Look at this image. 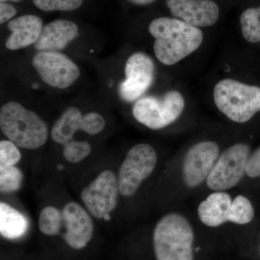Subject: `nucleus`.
<instances>
[{
	"label": "nucleus",
	"mask_w": 260,
	"mask_h": 260,
	"mask_svg": "<svg viewBox=\"0 0 260 260\" xmlns=\"http://www.w3.org/2000/svg\"><path fill=\"white\" fill-rule=\"evenodd\" d=\"M148 30L155 39V56L166 65H173L184 59L196 51L203 41V34L199 28L176 18L155 19Z\"/></svg>",
	"instance_id": "1"
},
{
	"label": "nucleus",
	"mask_w": 260,
	"mask_h": 260,
	"mask_svg": "<svg viewBox=\"0 0 260 260\" xmlns=\"http://www.w3.org/2000/svg\"><path fill=\"white\" fill-rule=\"evenodd\" d=\"M194 234L187 219L169 213L159 220L153 242L156 260H194Z\"/></svg>",
	"instance_id": "2"
},
{
	"label": "nucleus",
	"mask_w": 260,
	"mask_h": 260,
	"mask_svg": "<svg viewBox=\"0 0 260 260\" xmlns=\"http://www.w3.org/2000/svg\"><path fill=\"white\" fill-rule=\"evenodd\" d=\"M0 129L17 146L28 150L41 148L49 138L45 121L18 102H8L1 108Z\"/></svg>",
	"instance_id": "3"
},
{
	"label": "nucleus",
	"mask_w": 260,
	"mask_h": 260,
	"mask_svg": "<svg viewBox=\"0 0 260 260\" xmlns=\"http://www.w3.org/2000/svg\"><path fill=\"white\" fill-rule=\"evenodd\" d=\"M213 98L219 110L235 122H246L260 112L259 87L222 80L214 88Z\"/></svg>",
	"instance_id": "4"
},
{
	"label": "nucleus",
	"mask_w": 260,
	"mask_h": 260,
	"mask_svg": "<svg viewBox=\"0 0 260 260\" xmlns=\"http://www.w3.org/2000/svg\"><path fill=\"white\" fill-rule=\"evenodd\" d=\"M184 97L179 92L171 90L161 98H140L133 109L138 122L151 129H160L174 122L184 111Z\"/></svg>",
	"instance_id": "5"
},
{
	"label": "nucleus",
	"mask_w": 260,
	"mask_h": 260,
	"mask_svg": "<svg viewBox=\"0 0 260 260\" xmlns=\"http://www.w3.org/2000/svg\"><path fill=\"white\" fill-rule=\"evenodd\" d=\"M158 160L155 149L148 144L135 145L126 154L118 174L119 192L129 198L153 173Z\"/></svg>",
	"instance_id": "6"
},
{
	"label": "nucleus",
	"mask_w": 260,
	"mask_h": 260,
	"mask_svg": "<svg viewBox=\"0 0 260 260\" xmlns=\"http://www.w3.org/2000/svg\"><path fill=\"white\" fill-rule=\"evenodd\" d=\"M250 148L245 143H237L220 155L209 177L207 185L214 191H221L237 186L246 174Z\"/></svg>",
	"instance_id": "7"
},
{
	"label": "nucleus",
	"mask_w": 260,
	"mask_h": 260,
	"mask_svg": "<svg viewBox=\"0 0 260 260\" xmlns=\"http://www.w3.org/2000/svg\"><path fill=\"white\" fill-rule=\"evenodd\" d=\"M32 64L42 81L54 88H68L80 76L78 67L58 51H39L32 58Z\"/></svg>",
	"instance_id": "8"
},
{
	"label": "nucleus",
	"mask_w": 260,
	"mask_h": 260,
	"mask_svg": "<svg viewBox=\"0 0 260 260\" xmlns=\"http://www.w3.org/2000/svg\"><path fill=\"white\" fill-rule=\"evenodd\" d=\"M118 178L112 171L101 173L81 192V199L93 216L104 219L115 209L119 200Z\"/></svg>",
	"instance_id": "9"
},
{
	"label": "nucleus",
	"mask_w": 260,
	"mask_h": 260,
	"mask_svg": "<svg viewBox=\"0 0 260 260\" xmlns=\"http://www.w3.org/2000/svg\"><path fill=\"white\" fill-rule=\"evenodd\" d=\"M125 79L118 87L121 100L129 103L138 100L151 86L155 64L150 56L142 52L132 54L125 64Z\"/></svg>",
	"instance_id": "10"
},
{
	"label": "nucleus",
	"mask_w": 260,
	"mask_h": 260,
	"mask_svg": "<svg viewBox=\"0 0 260 260\" xmlns=\"http://www.w3.org/2000/svg\"><path fill=\"white\" fill-rule=\"evenodd\" d=\"M220 156L218 143L204 141L191 146L182 166L183 179L189 188L198 187L209 177Z\"/></svg>",
	"instance_id": "11"
},
{
	"label": "nucleus",
	"mask_w": 260,
	"mask_h": 260,
	"mask_svg": "<svg viewBox=\"0 0 260 260\" xmlns=\"http://www.w3.org/2000/svg\"><path fill=\"white\" fill-rule=\"evenodd\" d=\"M61 213L66 230L62 234L65 242L73 249H83L93 237L92 218L83 207L74 202L65 205Z\"/></svg>",
	"instance_id": "12"
},
{
	"label": "nucleus",
	"mask_w": 260,
	"mask_h": 260,
	"mask_svg": "<svg viewBox=\"0 0 260 260\" xmlns=\"http://www.w3.org/2000/svg\"><path fill=\"white\" fill-rule=\"evenodd\" d=\"M167 5L174 17L191 26L210 27L218 21L219 8L211 0H167Z\"/></svg>",
	"instance_id": "13"
},
{
	"label": "nucleus",
	"mask_w": 260,
	"mask_h": 260,
	"mask_svg": "<svg viewBox=\"0 0 260 260\" xmlns=\"http://www.w3.org/2000/svg\"><path fill=\"white\" fill-rule=\"evenodd\" d=\"M78 34L79 29L73 22L62 19L53 20L44 26L34 47L39 51H61Z\"/></svg>",
	"instance_id": "14"
},
{
	"label": "nucleus",
	"mask_w": 260,
	"mask_h": 260,
	"mask_svg": "<svg viewBox=\"0 0 260 260\" xmlns=\"http://www.w3.org/2000/svg\"><path fill=\"white\" fill-rule=\"evenodd\" d=\"M8 28L12 34L7 39L5 47L10 50H18L35 44L44 27L39 17L24 15L10 20Z\"/></svg>",
	"instance_id": "15"
},
{
	"label": "nucleus",
	"mask_w": 260,
	"mask_h": 260,
	"mask_svg": "<svg viewBox=\"0 0 260 260\" xmlns=\"http://www.w3.org/2000/svg\"><path fill=\"white\" fill-rule=\"evenodd\" d=\"M232 200L224 191H215L202 202L198 207V216L208 227H218L229 221Z\"/></svg>",
	"instance_id": "16"
},
{
	"label": "nucleus",
	"mask_w": 260,
	"mask_h": 260,
	"mask_svg": "<svg viewBox=\"0 0 260 260\" xmlns=\"http://www.w3.org/2000/svg\"><path fill=\"white\" fill-rule=\"evenodd\" d=\"M83 116L75 107H70L56 121L51 131V139L58 144L65 145L73 139L77 131L83 129Z\"/></svg>",
	"instance_id": "17"
},
{
	"label": "nucleus",
	"mask_w": 260,
	"mask_h": 260,
	"mask_svg": "<svg viewBox=\"0 0 260 260\" xmlns=\"http://www.w3.org/2000/svg\"><path fill=\"white\" fill-rule=\"evenodd\" d=\"M28 221L25 215L4 202L0 203V234L8 239H17L25 235Z\"/></svg>",
	"instance_id": "18"
},
{
	"label": "nucleus",
	"mask_w": 260,
	"mask_h": 260,
	"mask_svg": "<svg viewBox=\"0 0 260 260\" xmlns=\"http://www.w3.org/2000/svg\"><path fill=\"white\" fill-rule=\"evenodd\" d=\"M62 225V213L57 208L48 206L41 212L39 218V228L42 234L47 236L59 235Z\"/></svg>",
	"instance_id": "19"
},
{
	"label": "nucleus",
	"mask_w": 260,
	"mask_h": 260,
	"mask_svg": "<svg viewBox=\"0 0 260 260\" xmlns=\"http://www.w3.org/2000/svg\"><path fill=\"white\" fill-rule=\"evenodd\" d=\"M260 12L259 8H249L243 12L240 18L243 37L247 42H260Z\"/></svg>",
	"instance_id": "20"
},
{
	"label": "nucleus",
	"mask_w": 260,
	"mask_h": 260,
	"mask_svg": "<svg viewBox=\"0 0 260 260\" xmlns=\"http://www.w3.org/2000/svg\"><path fill=\"white\" fill-rule=\"evenodd\" d=\"M254 217V210L250 200L243 195H238L233 200L229 221L239 225L250 223Z\"/></svg>",
	"instance_id": "21"
},
{
	"label": "nucleus",
	"mask_w": 260,
	"mask_h": 260,
	"mask_svg": "<svg viewBox=\"0 0 260 260\" xmlns=\"http://www.w3.org/2000/svg\"><path fill=\"white\" fill-rule=\"evenodd\" d=\"M23 174L16 167H0V191L11 193L18 191L21 186Z\"/></svg>",
	"instance_id": "22"
},
{
	"label": "nucleus",
	"mask_w": 260,
	"mask_h": 260,
	"mask_svg": "<svg viewBox=\"0 0 260 260\" xmlns=\"http://www.w3.org/2000/svg\"><path fill=\"white\" fill-rule=\"evenodd\" d=\"M91 151V145L88 142L72 140L64 145L63 155L68 162L77 164L89 156Z\"/></svg>",
	"instance_id": "23"
},
{
	"label": "nucleus",
	"mask_w": 260,
	"mask_h": 260,
	"mask_svg": "<svg viewBox=\"0 0 260 260\" xmlns=\"http://www.w3.org/2000/svg\"><path fill=\"white\" fill-rule=\"evenodd\" d=\"M83 0H32V3L43 11H73L78 9Z\"/></svg>",
	"instance_id": "24"
},
{
	"label": "nucleus",
	"mask_w": 260,
	"mask_h": 260,
	"mask_svg": "<svg viewBox=\"0 0 260 260\" xmlns=\"http://www.w3.org/2000/svg\"><path fill=\"white\" fill-rule=\"evenodd\" d=\"M18 146L10 140L0 142V167H15L21 160Z\"/></svg>",
	"instance_id": "25"
},
{
	"label": "nucleus",
	"mask_w": 260,
	"mask_h": 260,
	"mask_svg": "<svg viewBox=\"0 0 260 260\" xmlns=\"http://www.w3.org/2000/svg\"><path fill=\"white\" fill-rule=\"evenodd\" d=\"M106 126L105 119L96 112H90L83 116V129L87 134L95 135L102 133Z\"/></svg>",
	"instance_id": "26"
},
{
	"label": "nucleus",
	"mask_w": 260,
	"mask_h": 260,
	"mask_svg": "<svg viewBox=\"0 0 260 260\" xmlns=\"http://www.w3.org/2000/svg\"><path fill=\"white\" fill-rule=\"evenodd\" d=\"M246 174L248 177L255 178L260 176V147L249 155L246 164Z\"/></svg>",
	"instance_id": "27"
},
{
	"label": "nucleus",
	"mask_w": 260,
	"mask_h": 260,
	"mask_svg": "<svg viewBox=\"0 0 260 260\" xmlns=\"http://www.w3.org/2000/svg\"><path fill=\"white\" fill-rule=\"evenodd\" d=\"M17 14V10L13 5L6 3H0V23H6Z\"/></svg>",
	"instance_id": "28"
},
{
	"label": "nucleus",
	"mask_w": 260,
	"mask_h": 260,
	"mask_svg": "<svg viewBox=\"0 0 260 260\" xmlns=\"http://www.w3.org/2000/svg\"><path fill=\"white\" fill-rule=\"evenodd\" d=\"M130 3L138 5H145L153 3L155 0H128Z\"/></svg>",
	"instance_id": "29"
},
{
	"label": "nucleus",
	"mask_w": 260,
	"mask_h": 260,
	"mask_svg": "<svg viewBox=\"0 0 260 260\" xmlns=\"http://www.w3.org/2000/svg\"><path fill=\"white\" fill-rule=\"evenodd\" d=\"M104 219V220H107V221H109V220L111 219L110 215L109 214V215H106Z\"/></svg>",
	"instance_id": "30"
},
{
	"label": "nucleus",
	"mask_w": 260,
	"mask_h": 260,
	"mask_svg": "<svg viewBox=\"0 0 260 260\" xmlns=\"http://www.w3.org/2000/svg\"><path fill=\"white\" fill-rule=\"evenodd\" d=\"M32 88L34 89H37L38 88H39V84L37 83L32 84Z\"/></svg>",
	"instance_id": "31"
},
{
	"label": "nucleus",
	"mask_w": 260,
	"mask_h": 260,
	"mask_svg": "<svg viewBox=\"0 0 260 260\" xmlns=\"http://www.w3.org/2000/svg\"><path fill=\"white\" fill-rule=\"evenodd\" d=\"M0 1H1V3H5V2L9 1V0H0ZM10 1L18 2L20 1V0H10Z\"/></svg>",
	"instance_id": "32"
},
{
	"label": "nucleus",
	"mask_w": 260,
	"mask_h": 260,
	"mask_svg": "<svg viewBox=\"0 0 260 260\" xmlns=\"http://www.w3.org/2000/svg\"><path fill=\"white\" fill-rule=\"evenodd\" d=\"M259 8V12H260V7H259V8Z\"/></svg>",
	"instance_id": "33"
}]
</instances>
